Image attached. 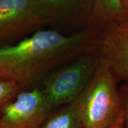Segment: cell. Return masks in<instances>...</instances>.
<instances>
[{"mask_svg": "<svg viewBox=\"0 0 128 128\" xmlns=\"http://www.w3.org/2000/svg\"><path fill=\"white\" fill-rule=\"evenodd\" d=\"M96 33L93 27L71 34L43 28L0 46V80L24 89L40 87L53 70L93 48Z\"/></svg>", "mask_w": 128, "mask_h": 128, "instance_id": "cell-1", "label": "cell"}, {"mask_svg": "<svg viewBox=\"0 0 128 128\" xmlns=\"http://www.w3.org/2000/svg\"><path fill=\"white\" fill-rule=\"evenodd\" d=\"M119 82L100 58L90 82L73 102L82 128H111L123 123Z\"/></svg>", "mask_w": 128, "mask_h": 128, "instance_id": "cell-2", "label": "cell"}, {"mask_svg": "<svg viewBox=\"0 0 128 128\" xmlns=\"http://www.w3.org/2000/svg\"><path fill=\"white\" fill-rule=\"evenodd\" d=\"M95 46L53 70L41 84L51 111L76 100L86 88L99 61Z\"/></svg>", "mask_w": 128, "mask_h": 128, "instance_id": "cell-3", "label": "cell"}, {"mask_svg": "<svg viewBox=\"0 0 128 128\" xmlns=\"http://www.w3.org/2000/svg\"><path fill=\"white\" fill-rule=\"evenodd\" d=\"M49 26L38 0H0V46L11 44Z\"/></svg>", "mask_w": 128, "mask_h": 128, "instance_id": "cell-4", "label": "cell"}, {"mask_svg": "<svg viewBox=\"0 0 128 128\" xmlns=\"http://www.w3.org/2000/svg\"><path fill=\"white\" fill-rule=\"evenodd\" d=\"M95 48L118 80L128 83V14L97 29Z\"/></svg>", "mask_w": 128, "mask_h": 128, "instance_id": "cell-5", "label": "cell"}, {"mask_svg": "<svg viewBox=\"0 0 128 128\" xmlns=\"http://www.w3.org/2000/svg\"><path fill=\"white\" fill-rule=\"evenodd\" d=\"M50 112L41 88L25 89L3 106L0 128H38Z\"/></svg>", "mask_w": 128, "mask_h": 128, "instance_id": "cell-6", "label": "cell"}, {"mask_svg": "<svg viewBox=\"0 0 128 128\" xmlns=\"http://www.w3.org/2000/svg\"><path fill=\"white\" fill-rule=\"evenodd\" d=\"M49 20V26L66 34L92 26L95 0H38Z\"/></svg>", "mask_w": 128, "mask_h": 128, "instance_id": "cell-7", "label": "cell"}, {"mask_svg": "<svg viewBox=\"0 0 128 128\" xmlns=\"http://www.w3.org/2000/svg\"><path fill=\"white\" fill-rule=\"evenodd\" d=\"M38 128H82L74 102L51 111Z\"/></svg>", "mask_w": 128, "mask_h": 128, "instance_id": "cell-8", "label": "cell"}, {"mask_svg": "<svg viewBox=\"0 0 128 128\" xmlns=\"http://www.w3.org/2000/svg\"><path fill=\"white\" fill-rule=\"evenodd\" d=\"M124 14H126L121 7L120 0H95L92 26L98 29Z\"/></svg>", "mask_w": 128, "mask_h": 128, "instance_id": "cell-9", "label": "cell"}, {"mask_svg": "<svg viewBox=\"0 0 128 128\" xmlns=\"http://www.w3.org/2000/svg\"><path fill=\"white\" fill-rule=\"evenodd\" d=\"M23 90L25 89L17 84L0 80V114L3 106Z\"/></svg>", "mask_w": 128, "mask_h": 128, "instance_id": "cell-10", "label": "cell"}, {"mask_svg": "<svg viewBox=\"0 0 128 128\" xmlns=\"http://www.w3.org/2000/svg\"><path fill=\"white\" fill-rule=\"evenodd\" d=\"M122 101V122L124 128H128V83L124 82L120 88Z\"/></svg>", "mask_w": 128, "mask_h": 128, "instance_id": "cell-11", "label": "cell"}, {"mask_svg": "<svg viewBox=\"0 0 128 128\" xmlns=\"http://www.w3.org/2000/svg\"><path fill=\"white\" fill-rule=\"evenodd\" d=\"M121 7L126 14H128V0H120Z\"/></svg>", "mask_w": 128, "mask_h": 128, "instance_id": "cell-12", "label": "cell"}, {"mask_svg": "<svg viewBox=\"0 0 128 128\" xmlns=\"http://www.w3.org/2000/svg\"><path fill=\"white\" fill-rule=\"evenodd\" d=\"M124 128L123 125V123H120L118 124H117V125H115L114 127H112V128Z\"/></svg>", "mask_w": 128, "mask_h": 128, "instance_id": "cell-13", "label": "cell"}]
</instances>
